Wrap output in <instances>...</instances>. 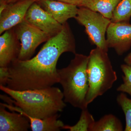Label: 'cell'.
<instances>
[{
  "label": "cell",
  "instance_id": "3",
  "mask_svg": "<svg viewBox=\"0 0 131 131\" xmlns=\"http://www.w3.org/2000/svg\"><path fill=\"white\" fill-rule=\"evenodd\" d=\"M88 59V56L76 53L67 67L57 70L59 83L63 90L64 100L81 110L88 108V106L86 102Z\"/></svg>",
  "mask_w": 131,
  "mask_h": 131
},
{
  "label": "cell",
  "instance_id": "5",
  "mask_svg": "<svg viewBox=\"0 0 131 131\" xmlns=\"http://www.w3.org/2000/svg\"><path fill=\"white\" fill-rule=\"evenodd\" d=\"M75 19L79 24L84 26L91 43L108 52L109 48L105 34L111 20L100 13L82 6L79 7Z\"/></svg>",
  "mask_w": 131,
  "mask_h": 131
},
{
  "label": "cell",
  "instance_id": "22",
  "mask_svg": "<svg viewBox=\"0 0 131 131\" xmlns=\"http://www.w3.org/2000/svg\"><path fill=\"white\" fill-rule=\"evenodd\" d=\"M34 1L35 2H39L42 1H44V0H34Z\"/></svg>",
  "mask_w": 131,
  "mask_h": 131
},
{
  "label": "cell",
  "instance_id": "7",
  "mask_svg": "<svg viewBox=\"0 0 131 131\" xmlns=\"http://www.w3.org/2000/svg\"><path fill=\"white\" fill-rule=\"evenodd\" d=\"M25 20L51 37L59 33L63 28V25L56 21L37 2H34L29 8Z\"/></svg>",
  "mask_w": 131,
  "mask_h": 131
},
{
  "label": "cell",
  "instance_id": "2",
  "mask_svg": "<svg viewBox=\"0 0 131 131\" xmlns=\"http://www.w3.org/2000/svg\"><path fill=\"white\" fill-rule=\"evenodd\" d=\"M0 89L10 96L1 95L6 103H1L10 111L25 116L43 119L62 112L66 106L63 92L57 87L20 91L1 85Z\"/></svg>",
  "mask_w": 131,
  "mask_h": 131
},
{
  "label": "cell",
  "instance_id": "18",
  "mask_svg": "<svg viewBox=\"0 0 131 131\" xmlns=\"http://www.w3.org/2000/svg\"><path fill=\"white\" fill-rule=\"evenodd\" d=\"M121 68L124 74L122 76L123 83L118 87L117 91L126 93L131 96V65L122 64L121 66Z\"/></svg>",
  "mask_w": 131,
  "mask_h": 131
},
{
  "label": "cell",
  "instance_id": "16",
  "mask_svg": "<svg viewBox=\"0 0 131 131\" xmlns=\"http://www.w3.org/2000/svg\"><path fill=\"white\" fill-rule=\"evenodd\" d=\"M131 17V0H121L113 13V22H129Z\"/></svg>",
  "mask_w": 131,
  "mask_h": 131
},
{
  "label": "cell",
  "instance_id": "4",
  "mask_svg": "<svg viewBox=\"0 0 131 131\" xmlns=\"http://www.w3.org/2000/svg\"><path fill=\"white\" fill-rule=\"evenodd\" d=\"M87 66L89 89L87 105L103 95L112 87L117 77L107 52L96 47L90 52Z\"/></svg>",
  "mask_w": 131,
  "mask_h": 131
},
{
  "label": "cell",
  "instance_id": "11",
  "mask_svg": "<svg viewBox=\"0 0 131 131\" xmlns=\"http://www.w3.org/2000/svg\"><path fill=\"white\" fill-rule=\"evenodd\" d=\"M37 3L56 21L62 25L69 19L75 18L77 14L78 8L75 5L54 0H44Z\"/></svg>",
  "mask_w": 131,
  "mask_h": 131
},
{
  "label": "cell",
  "instance_id": "6",
  "mask_svg": "<svg viewBox=\"0 0 131 131\" xmlns=\"http://www.w3.org/2000/svg\"><path fill=\"white\" fill-rule=\"evenodd\" d=\"M13 28L16 37L20 42V50L17 59L20 61L30 59L38 46L51 37L25 20Z\"/></svg>",
  "mask_w": 131,
  "mask_h": 131
},
{
  "label": "cell",
  "instance_id": "9",
  "mask_svg": "<svg viewBox=\"0 0 131 131\" xmlns=\"http://www.w3.org/2000/svg\"><path fill=\"white\" fill-rule=\"evenodd\" d=\"M34 0H19L7 5L0 13V34L24 21L27 10Z\"/></svg>",
  "mask_w": 131,
  "mask_h": 131
},
{
  "label": "cell",
  "instance_id": "13",
  "mask_svg": "<svg viewBox=\"0 0 131 131\" xmlns=\"http://www.w3.org/2000/svg\"><path fill=\"white\" fill-rule=\"evenodd\" d=\"M121 0H83L81 6L84 7L111 20L115 8Z\"/></svg>",
  "mask_w": 131,
  "mask_h": 131
},
{
  "label": "cell",
  "instance_id": "19",
  "mask_svg": "<svg viewBox=\"0 0 131 131\" xmlns=\"http://www.w3.org/2000/svg\"><path fill=\"white\" fill-rule=\"evenodd\" d=\"M54 1H58L67 4L75 5L79 7L81 6L82 2L83 0H54Z\"/></svg>",
  "mask_w": 131,
  "mask_h": 131
},
{
  "label": "cell",
  "instance_id": "10",
  "mask_svg": "<svg viewBox=\"0 0 131 131\" xmlns=\"http://www.w3.org/2000/svg\"><path fill=\"white\" fill-rule=\"evenodd\" d=\"M20 49L14 28L5 31L0 37V67L7 68L18 58Z\"/></svg>",
  "mask_w": 131,
  "mask_h": 131
},
{
  "label": "cell",
  "instance_id": "1",
  "mask_svg": "<svg viewBox=\"0 0 131 131\" xmlns=\"http://www.w3.org/2000/svg\"><path fill=\"white\" fill-rule=\"evenodd\" d=\"M59 33L46 41L38 54L29 60L16 59L7 67L5 86L14 90L43 89L59 83L57 64L64 52L76 54L74 37L66 22Z\"/></svg>",
  "mask_w": 131,
  "mask_h": 131
},
{
  "label": "cell",
  "instance_id": "20",
  "mask_svg": "<svg viewBox=\"0 0 131 131\" xmlns=\"http://www.w3.org/2000/svg\"><path fill=\"white\" fill-rule=\"evenodd\" d=\"M18 1L19 0H0V5H7Z\"/></svg>",
  "mask_w": 131,
  "mask_h": 131
},
{
  "label": "cell",
  "instance_id": "21",
  "mask_svg": "<svg viewBox=\"0 0 131 131\" xmlns=\"http://www.w3.org/2000/svg\"><path fill=\"white\" fill-rule=\"evenodd\" d=\"M124 61L127 64L131 65V52L126 57L124 58Z\"/></svg>",
  "mask_w": 131,
  "mask_h": 131
},
{
  "label": "cell",
  "instance_id": "14",
  "mask_svg": "<svg viewBox=\"0 0 131 131\" xmlns=\"http://www.w3.org/2000/svg\"><path fill=\"white\" fill-rule=\"evenodd\" d=\"M123 127L120 120L115 115L107 114L95 121L91 131H122Z\"/></svg>",
  "mask_w": 131,
  "mask_h": 131
},
{
  "label": "cell",
  "instance_id": "12",
  "mask_svg": "<svg viewBox=\"0 0 131 131\" xmlns=\"http://www.w3.org/2000/svg\"><path fill=\"white\" fill-rule=\"evenodd\" d=\"M6 110L0 103V131H27L31 127L28 118L23 114Z\"/></svg>",
  "mask_w": 131,
  "mask_h": 131
},
{
  "label": "cell",
  "instance_id": "8",
  "mask_svg": "<svg viewBox=\"0 0 131 131\" xmlns=\"http://www.w3.org/2000/svg\"><path fill=\"white\" fill-rule=\"evenodd\" d=\"M106 35L108 48L114 49L118 55H123L131 48V24L129 22L111 21Z\"/></svg>",
  "mask_w": 131,
  "mask_h": 131
},
{
  "label": "cell",
  "instance_id": "15",
  "mask_svg": "<svg viewBox=\"0 0 131 131\" xmlns=\"http://www.w3.org/2000/svg\"><path fill=\"white\" fill-rule=\"evenodd\" d=\"M95 121L93 115L89 112L88 108L82 110L80 119L75 125L70 126L64 125L62 129L70 131H91Z\"/></svg>",
  "mask_w": 131,
  "mask_h": 131
},
{
  "label": "cell",
  "instance_id": "17",
  "mask_svg": "<svg viewBox=\"0 0 131 131\" xmlns=\"http://www.w3.org/2000/svg\"><path fill=\"white\" fill-rule=\"evenodd\" d=\"M118 104L122 108L125 117V131H131V99L127 98L124 93H121L117 96Z\"/></svg>",
  "mask_w": 131,
  "mask_h": 131
}]
</instances>
